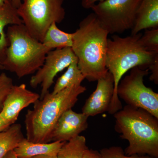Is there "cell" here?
Returning a JSON list of instances; mask_svg holds the SVG:
<instances>
[{
    "instance_id": "cell-1",
    "label": "cell",
    "mask_w": 158,
    "mask_h": 158,
    "mask_svg": "<svg viewBox=\"0 0 158 158\" xmlns=\"http://www.w3.org/2000/svg\"><path fill=\"white\" fill-rule=\"evenodd\" d=\"M109 34L93 12L81 21L73 33L71 48L77 59L78 67L88 81H96L107 73Z\"/></svg>"
},
{
    "instance_id": "cell-2",
    "label": "cell",
    "mask_w": 158,
    "mask_h": 158,
    "mask_svg": "<svg viewBox=\"0 0 158 158\" xmlns=\"http://www.w3.org/2000/svg\"><path fill=\"white\" fill-rule=\"evenodd\" d=\"M86 90L85 86L74 85L56 94L48 91L35 102L33 110H28L25 115L26 139L34 143L52 142L51 135L59 118L72 109L79 96Z\"/></svg>"
},
{
    "instance_id": "cell-3",
    "label": "cell",
    "mask_w": 158,
    "mask_h": 158,
    "mask_svg": "<svg viewBox=\"0 0 158 158\" xmlns=\"http://www.w3.org/2000/svg\"><path fill=\"white\" fill-rule=\"evenodd\" d=\"M142 34L127 37L113 35L108 38L106 66L114 79V94L108 112L115 114L123 108L117 94L118 83L125 74L135 67L148 69L158 53L147 50L141 43Z\"/></svg>"
},
{
    "instance_id": "cell-4",
    "label": "cell",
    "mask_w": 158,
    "mask_h": 158,
    "mask_svg": "<svg viewBox=\"0 0 158 158\" xmlns=\"http://www.w3.org/2000/svg\"><path fill=\"white\" fill-rule=\"evenodd\" d=\"M115 131L127 140V155L158 158V118L146 110L127 105L113 114Z\"/></svg>"
},
{
    "instance_id": "cell-5",
    "label": "cell",
    "mask_w": 158,
    "mask_h": 158,
    "mask_svg": "<svg viewBox=\"0 0 158 158\" xmlns=\"http://www.w3.org/2000/svg\"><path fill=\"white\" fill-rule=\"evenodd\" d=\"M6 34L9 44L1 63L2 69L15 73L19 78L35 73L50 51L32 37L23 24L9 26Z\"/></svg>"
},
{
    "instance_id": "cell-6",
    "label": "cell",
    "mask_w": 158,
    "mask_h": 158,
    "mask_svg": "<svg viewBox=\"0 0 158 158\" xmlns=\"http://www.w3.org/2000/svg\"><path fill=\"white\" fill-rule=\"evenodd\" d=\"M64 0H23L17 9L18 15L29 34L42 42L49 27L60 23L65 16Z\"/></svg>"
},
{
    "instance_id": "cell-7",
    "label": "cell",
    "mask_w": 158,
    "mask_h": 158,
    "mask_svg": "<svg viewBox=\"0 0 158 158\" xmlns=\"http://www.w3.org/2000/svg\"><path fill=\"white\" fill-rule=\"evenodd\" d=\"M141 0H105L91 8L93 13L109 34L131 31Z\"/></svg>"
},
{
    "instance_id": "cell-8",
    "label": "cell",
    "mask_w": 158,
    "mask_h": 158,
    "mask_svg": "<svg viewBox=\"0 0 158 158\" xmlns=\"http://www.w3.org/2000/svg\"><path fill=\"white\" fill-rule=\"evenodd\" d=\"M148 69L135 67L118 83L117 94L127 105L146 110L158 118V94L144 84Z\"/></svg>"
},
{
    "instance_id": "cell-9",
    "label": "cell",
    "mask_w": 158,
    "mask_h": 158,
    "mask_svg": "<svg viewBox=\"0 0 158 158\" xmlns=\"http://www.w3.org/2000/svg\"><path fill=\"white\" fill-rule=\"evenodd\" d=\"M76 62L77 59L71 48L56 49L48 53L43 65L32 77L30 81L33 88H37L39 85L41 86L40 99L43 98L49 91L57 74Z\"/></svg>"
},
{
    "instance_id": "cell-10",
    "label": "cell",
    "mask_w": 158,
    "mask_h": 158,
    "mask_svg": "<svg viewBox=\"0 0 158 158\" xmlns=\"http://www.w3.org/2000/svg\"><path fill=\"white\" fill-rule=\"evenodd\" d=\"M40 98V95L28 90L25 84L14 85L6 97L0 116L9 124H14L22 110Z\"/></svg>"
},
{
    "instance_id": "cell-11",
    "label": "cell",
    "mask_w": 158,
    "mask_h": 158,
    "mask_svg": "<svg viewBox=\"0 0 158 158\" xmlns=\"http://www.w3.org/2000/svg\"><path fill=\"white\" fill-rule=\"evenodd\" d=\"M95 90L86 101L82 113L88 117L108 112L114 94V82L112 74L98 79Z\"/></svg>"
},
{
    "instance_id": "cell-12",
    "label": "cell",
    "mask_w": 158,
    "mask_h": 158,
    "mask_svg": "<svg viewBox=\"0 0 158 158\" xmlns=\"http://www.w3.org/2000/svg\"><path fill=\"white\" fill-rule=\"evenodd\" d=\"M89 117L72 109L65 111L58 120L51 135L52 141L66 142L88 128Z\"/></svg>"
},
{
    "instance_id": "cell-13",
    "label": "cell",
    "mask_w": 158,
    "mask_h": 158,
    "mask_svg": "<svg viewBox=\"0 0 158 158\" xmlns=\"http://www.w3.org/2000/svg\"><path fill=\"white\" fill-rule=\"evenodd\" d=\"M155 28H158V0H141L131 35Z\"/></svg>"
},
{
    "instance_id": "cell-14",
    "label": "cell",
    "mask_w": 158,
    "mask_h": 158,
    "mask_svg": "<svg viewBox=\"0 0 158 158\" xmlns=\"http://www.w3.org/2000/svg\"><path fill=\"white\" fill-rule=\"evenodd\" d=\"M64 142L34 143L24 138L13 151L18 158H30L40 155L57 156Z\"/></svg>"
},
{
    "instance_id": "cell-15",
    "label": "cell",
    "mask_w": 158,
    "mask_h": 158,
    "mask_svg": "<svg viewBox=\"0 0 158 158\" xmlns=\"http://www.w3.org/2000/svg\"><path fill=\"white\" fill-rule=\"evenodd\" d=\"M21 24H23V21L18 15L17 9L9 1L0 5V64L5 59L9 44L5 28L8 25Z\"/></svg>"
},
{
    "instance_id": "cell-16",
    "label": "cell",
    "mask_w": 158,
    "mask_h": 158,
    "mask_svg": "<svg viewBox=\"0 0 158 158\" xmlns=\"http://www.w3.org/2000/svg\"><path fill=\"white\" fill-rule=\"evenodd\" d=\"M73 33H68L61 31L57 23L52 24L47 31L42 43L49 50L65 48H72Z\"/></svg>"
},
{
    "instance_id": "cell-17",
    "label": "cell",
    "mask_w": 158,
    "mask_h": 158,
    "mask_svg": "<svg viewBox=\"0 0 158 158\" xmlns=\"http://www.w3.org/2000/svg\"><path fill=\"white\" fill-rule=\"evenodd\" d=\"M22 126L19 123L11 125L7 129L0 132V158H3L18 146L24 138Z\"/></svg>"
},
{
    "instance_id": "cell-18",
    "label": "cell",
    "mask_w": 158,
    "mask_h": 158,
    "mask_svg": "<svg viewBox=\"0 0 158 158\" xmlns=\"http://www.w3.org/2000/svg\"><path fill=\"white\" fill-rule=\"evenodd\" d=\"M85 78L78 67L77 62L72 63L67 68V70L58 79L53 90L52 94H56L65 88L74 85H81Z\"/></svg>"
},
{
    "instance_id": "cell-19",
    "label": "cell",
    "mask_w": 158,
    "mask_h": 158,
    "mask_svg": "<svg viewBox=\"0 0 158 158\" xmlns=\"http://www.w3.org/2000/svg\"><path fill=\"white\" fill-rule=\"evenodd\" d=\"M88 148L86 138L80 135L64 142L57 154V158H83Z\"/></svg>"
},
{
    "instance_id": "cell-20",
    "label": "cell",
    "mask_w": 158,
    "mask_h": 158,
    "mask_svg": "<svg viewBox=\"0 0 158 158\" xmlns=\"http://www.w3.org/2000/svg\"><path fill=\"white\" fill-rule=\"evenodd\" d=\"M140 41L147 50L158 53V28L146 29Z\"/></svg>"
},
{
    "instance_id": "cell-21",
    "label": "cell",
    "mask_w": 158,
    "mask_h": 158,
    "mask_svg": "<svg viewBox=\"0 0 158 158\" xmlns=\"http://www.w3.org/2000/svg\"><path fill=\"white\" fill-rule=\"evenodd\" d=\"M100 153L102 158H155L148 155H127L125 153L123 148L119 146L105 148H102Z\"/></svg>"
},
{
    "instance_id": "cell-22",
    "label": "cell",
    "mask_w": 158,
    "mask_h": 158,
    "mask_svg": "<svg viewBox=\"0 0 158 158\" xmlns=\"http://www.w3.org/2000/svg\"><path fill=\"white\" fill-rule=\"evenodd\" d=\"M13 85V80L11 77L4 73L0 74V112L6 97Z\"/></svg>"
},
{
    "instance_id": "cell-23",
    "label": "cell",
    "mask_w": 158,
    "mask_h": 158,
    "mask_svg": "<svg viewBox=\"0 0 158 158\" xmlns=\"http://www.w3.org/2000/svg\"><path fill=\"white\" fill-rule=\"evenodd\" d=\"M151 72L150 80L153 82L156 85L158 84V54L156 55L155 58L152 64L148 69Z\"/></svg>"
},
{
    "instance_id": "cell-24",
    "label": "cell",
    "mask_w": 158,
    "mask_h": 158,
    "mask_svg": "<svg viewBox=\"0 0 158 158\" xmlns=\"http://www.w3.org/2000/svg\"><path fill=\"white\" fill-rule=\"evenodd\" d=\"M83 158H102L98 151L88 148L85 152Z\"/></svg>"
},
{
    "instance_id": "cell-25",
    "label": "cell",
    "mask_w": 158,
    "mask_h": 158,
    "mask_svg": "<svg viewBox=\"0 0 158 158\" xmlns=\"http://www.w3.org/2000/svg\"><path fill=\"white\" fill-rule=\"evenodd\" d=\"M104 1L105 0H82L81 5L85 9H91L97 3Z\"/></svg>"
},
{
    "instance_id": "cell-26",
    "label": "cell",
    "mask_w": 158,
    "mask_h": 158,
    "mask_svg": "<svg viewBox=\"0 0 158 158\" xmlns=\"http://www.w3.org/2000/svg\"><path fill=\"white\" fill-rule=\"evenodd\" d=\"M11 125L0 116V132L7 129Z\"/></svg>"
},
{
    "instance_id": "cell-27",
    "label": "cell",
    "mask_w": 158,
    "mask_h": 158,
    "mask_svg": "<svg viewBox=\"0 0 158 158\" xmlns=\"http://www.w3.org/2000/svg\"><path fill=\"white\" fill-rule=\"evenodd\" d=\"M9 1L11 5L16 9L19 7L22 3L21 0H9Z\"/></svg>"
},
{
    "instance_id": "cell-28",
    "label": "cell",
    "mask_w": 158,
    "mask_h": 158,
    "mask_svg": "<svg viewBox=\"0 0 158 158\" xmlns=\"http://www.w3.org/2000/svg\"><path fill=\"white\" fill-rule=\"evenodd\" d=\"M3 158H18L14 151L9 152Z\"/></svg>"
},
{
    "instance_id": "cell-29",
    "label": "cell",
    "mask_w": 158,
    "mask_h": 158,
    "mask_svg": "<svg viewBox=\"0 0 158 158\" xmlns=\"http://www.w3.org/2000/svg\"><path fill=\"white\" fill-rule=\"evenodd\" d=\"M30 158H57L56 156L40 155Z\"/></svg>"
},
{
    "instance_id": "cell-30",
    "label": "cell",
    "mask_w": 158,
    "mask_h": 158,
    "mask_svg": "<svg viewBox=\"0 0 158 158\" xmlns=\"http://www.w3.org/2000/svg\"><path fill=\"white\" fill-rule=\"evenodd\" d=\"M9 0H0V5H2L5 2H7Z\"/></svg>"
},
{
    "instance_id": "cell-31",
    "label": "cell",
    "mask_w": 158,
    "mask_h": 158,
    "mask_svg": "<svg viewBox=\"0 0 158 158\" xmlns=\"http://www.w3.org/2000/svg\"><path fill=\"white\" fill-rule=\"evenodd\" d=\"M1 69H2V65L0 64V70H1Z\"/></svg>"
}]
</instances>
